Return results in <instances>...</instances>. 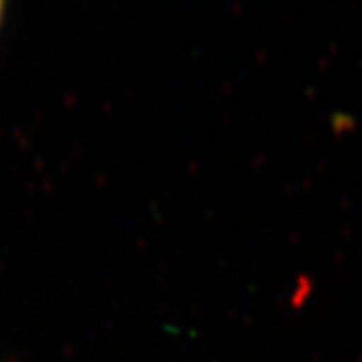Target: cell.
Returning a JSON list of instances; mask_svg holds the SVG:
<instances>
[{
    "mask_svg": "<svg viewBox=\"0 0 362 362\" xmlns=\"http://www.w3.org/2000/svg\"><path fill=\"white\" fill-rule=\"evenodd\" d=\"M3 7H5V0H0V18H3Z\"/></svg>",
    "mask_w": 362,
    "mask_h": 362,
    "instance_id": "6da1fadb",
    "label": "cell"
}]
</instances>
